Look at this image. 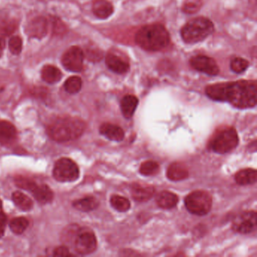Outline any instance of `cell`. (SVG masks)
Segmentation results:
<instances>
[{
	"instance_id": "cell-1",
	"label": "cell",
	"mask_w": 257,
	"mask_h": 257,
	"mask_svg": "<svg viewBox=\"0 0 257 257\" xmlns=\"http://www.w3.org/2000/svg\"><path fill=\"white\" fill-rule=\"evenodd\" d=\"M257 82L240 80L210 85L205 89L209 98L228 102L239 109L254 107L257 104Z\"/></svg>"
},
{
	"instance_id": "cell-2",
	"label": "cell",
	"mask_w": 257,
	"mask_h": 257,
	"mask_svg": "<svg viewBox=\"0 0 257 257\" xmlns=\"http://www.w3.org/2000/svg\"><path fill=\"white\" fill-rule=\"evenodd\" d=\"M135 42L141 49L149 52H158L169 46L170 34L160 24L142 27L135 35Z\"/></svg>"
},
{
	"instance_id": "cell-3",
	"label": "cell",
	"mask_w": 257,
	"mask_h": 257,
	"mask_svg": "<svg viewBox=\"0 0 257 257\" xmlns=\"http://www.w3.org/2000/svg\"><path fill=\"white\" fill-rule=\"evenodd\" d=\"M86 130V123L80 118L57 120L48 128V134L54 141L66 142L80 138Z\"/></svg>"
},
{
	"instance_id": "cell-4",
	"label": "cell",
	"mask_w": 257,
	"mask_h": 257,
	"mask_svg": "<svg viewBox=\"0 0 257 257\" xmlns=\"http://www.w3.org/2000/svg\"><path fill=\"white\" fill-rule=\"evenodd\" d=\"M214 32V25L204 17H198L188 21L180 31L182 39L188 44H196L204 40Z\"/></svg>"
},
{
	"instance_id": "cell-5",
	"label": "cell",
	"mask_w": 257,
	"mask_h": 257,
	"mask_svg": "<svg viewBox=\"0 0 257 257\" xmlns=\"http://www.w3.org/2000/svg\"><path fill=\"white\" fill-rule=\"evenodd\" d=\"M238 143L237 131L234 128L227 127L216 133L210 141V148L216 153L226 154L235 149Z\"/></svg>"
},
{
	"instance_id": "cell-6",
	"label": "cell",
	"mask_w": 257,
	"mask_h": 257,
	"mask_svg": "<svg viewBox=\"0 0 257 257\" xmlns=\"http://www.w3.org/2000/svg\"><path fill=\"white\" fill-rule=\"evenodd\" d=\"M185 205L191 214L198 216L206 215L211 209L212 198L207 192L198 190L186 196Z\"/></svg>"
},
{
	"instance_id": "cell-7",
	"label": "cell",
	"mask_w": 257,
	"mask_h": 257,
	"mask_svg": "<svg viewBox=\"0 0 257 257\" xmlns=\"http://www.w3.org/2000/svg\"><path fill=\"white\" fill-rule=\"evenodd\" d=\"M53 176L55 180L62 183L76 181L80 176V169L71 159L62 158L55 163Z\"/></svg>"
},
{
	"instance_id": "cell-8",
	"label": "cell",
	"mask_w": 257,
	"mask_h": 257,
	"mask_svg": "<svg viewBox=\"0 0 257 257\" xmlns=\"http://www.w3.org/2000/svg\"><path fill=\"white\" fill-rule=\"evenodd\" d=\"M97 241L95 234L87 228H81L76 232L74 247L77 253L82 255L92 254L97 249Z\"/></svg>"
},
{
	"instance_id": "cell-9",
	"label": "cell",
	"mask_w": 257,
	"mask_h": 257,
	"mask_svg": "<svg viewBox=\"0 0 257 257\" xmlns=\"http://www.w3.org/2000/svg\"><path fill=\"white\" fill-rule=\"evenodd\" d=\"M85 54L79 46H72L63 53L61 63L66 70L74 73H80L83 70Z\"/></svg>"
},
{
	"instance_id": "cell-10",
	"label": "cell",
	"mask_w": 257,
	"mask_h": 257,
	"mask_svg": "<svg viewBox=\"0 0 257 257\" xmlns=\"http://www.w3.org/2000/svg\"><path fill=\"white\" fill-rule=\"evenodd\" d=\"M257 228V213L243 212L233 220L232 229L241 234H248Z\"/></svg>"
},
{
	"instance_id": "cell-11",
	"label": "cell",
	"mask_w": 257,
	"mask_h": 257,
	"mask_svg": "<svg viewBox=\"0 0 257 257\" xmlns=\"http://www.w3.org/2000/svg\"><path fill=\"white\" fill-rule=\"evenodd\" d=\"M189 63L193 69L208 76H217L220 73V68L216 60L205 55H196L190 59Z\"/></svg>"
},
{
	"instance_id": "cell-12",
	"label": "cell",
	"mask_w": 257,
	"mask_h": 257,
	"mask_svg": "<svg viewBox=\"0 0 257 257\" xmlns=\"http://www.w3.org/2000/svg\"><path fill=\"white\" fill-rule=\"evenodd\" d=\"M49 31V21L45 17L39 16L32 18L25 28V32L31 38L41 39L47 35Z\"/></svg>"
},
{
	"instance_id": "cell-13",
	"label": "cell",
	"mask_w": 257,
	"mask_h": 257,
	"mask_svg": "<svg viewBox=\"0 0 257 257\" xmlns=\"http://www.w3.org/2000/svg\"><path fill=\"white\" fill-rule=\"evenodd\" d=\"M106 65L111 71L117 74H124L129 70L130 64L118 55L110 53L106 57Z\"/></svg>"
},
{
	"instance_id": "cell-14",
	"label": "cell",
	"mask_w": 257,
	"mask_h": 257,
	"mask_svg": "<svg viewBox=\"0 0 257 257\" xmlns=\"http://www.w3.org/2000/svg\"><path fill=\"white\" fill-rule=\"evenodd\" d=\"M100 133L110 141H116V142L122 141L125 138V132L122 128L110 123H104L100 127Z\"/></svg>"
},
{
	"instance_id": "cell-15",
	"label": "cell",
	"mask_w": 257,
	"mask_h": 257,
	"mask_svg": "<svg viewBox=\"0 0 257 257\" xmlns=\"http://www.w3.org/2000/svg\"><path fill=\"white\" fill-rule=\"evenodd\" d=\"M92 12L99 19H107L114 14V5L107 0H94Z\"/></svg>"
},
{
	"instance_id": "cell-16",
	"label": "cell",
	"mask_w": 257,
	"mask_h": 257,
	"mask_svg": "<svg viewBox=\"0 0 257 257\" xmlns=\"http://www.w3.org/2000/svg\"><path fill=\"white\" fill-rule=\"evenodd\" d=\"M138 103H139V100L136 96L128 94L123 97L121 100V104H120L123 116L127 119L131 118L135 114Z\"/></svg>"
},
{
	"instance_id": "cell-17",
	"label": "cell",
	"mask_w": 257,
	"mask_h": 257,
	"mask_svg": "<svg viewBox=\"0 0 257 257\" xmlns=\"http://www.w3.org/2000/svg\"><path fill=\"white\" fill-rule=\"evenodd\" d=\"M167 176L171 181H181L189 176V171L183 164L174 162L169 167Z\"/></svg>"
},
{
	"instance_id": "cell-18",
	"label": "cell",
	"mask_w": 257,
	"mask_h": 257,
	"mask_svg": "<svg viewBox=\"0 0 257 257\" xmlns=\"http://www.w3.org/2000/svg\"><path fill=\"white\" fill-rule=\"evenodd\" d=\"M16 137L17 130L12 123L0 121V143H11L15 141Z\"/></svg>"
},
{
	"instance_id": "cell-19",
	"label": "cell",
	"mask_w": 257,
	"mask_h": 257,
	"mask_svg": "<svg viewBox=\"0 0 257 257\" xmlns=\"http://www.w3.org/2000/svg\"><path fill=\"white\" fill-rule=\"evenodd\" d=\"M42 80L49 84H55L61 80L62 74L60 69L53 65H45L41 70Z\"/></svg>"
},
{
	"instance_id": "cell-20",
	"label": "cell",
	"mask_w": 257,
	"mask_h": 257,
	"mask_svg": "<svg viewBox=\"0 0 257 257\" xmlns=\"http://www.w3.org/2000/svg\"><path fill=\"white\" fill-rule=\"evenodd\" d=\"M155 193V188L153 186H142L135 185L133 186L131 195L133 199L139 202H144L149 200Z\"/></svg>"
},
{
	"instance_id": "cell-21",
	"label": "cell",
	"mask_w": 257,
	"mask_h": 257,
	"mask_svg": "<svg viewBox=\"0 0 257 257\" xmlns=\"http://www.w3.org/2000/svg\"><path fill=\"white\" fill-rule=\"evenodd\" d=\"M31 193L35 199L40 204H47L51 202L54 199L53 192L47 185H37Z\"/></svg>"
},
{
	"instance_id": "cell-22",
	"label": "cell",
	"mask_w": 257,
	"mask_h": 257,
	"mask_svg": "<svg viewBox=\"0 0 257 257\" xmlns=\"http://www.w3.org/2000/svg\"><path fill=\"white\" fill-rule=\"evenodd\" d=\"M179 201V198L174 193L163 191L158 195L156 202L159 207L163 209H172L176 207Z\"/></svg>"
},
{
	"instance_id": "cell-23",
	"label": "cell",
	"mask_w": 257,
	"mask_h": 257,
	"mask_svg": "<svg viewBox=\"0 0 257 257\" xmlns=\"http://www.w3.org/2000/svg\"><path fill=\"white\" fill-rule=\"evenodd\" d=\"M234 179L240 186L254 184L257 182V171L252 169H243L237 172Z\"/></svg>"
},
{
	"instance_id": "cell-24",
	"label": "cell",
	"mask_w": 257,
	"mask_h": 257,
	"mask_svg": "<svg viewBox=\"0 0 257 257\" xmlns=\"http://www.w3.org/2000/svg\"><path fill=\"white\" fill-rule=\"evenodd\" d=\"M73 206L76 210L80 211L89 212L95 210L98 207L99 201L95 198L90 196L75 200L73 203Z\"/></svg>"
},
{
	"instance_id": "cell-25",
	"label": "cell",
	"mask_w": 257,
	"mask_h": 257,
	"mask_svg": "<svg viewBox=\"0 0 257 257\" xmlns=\"http://www.w3.org/2000/svg\"><path fill=\"white\" fill-rule=\"evenodd\" d=\"M12 200L15 205L24 211H29L33 206L32 200L28 196L21 192H15L12 194Z\"/></svg>"
},
{
	"instance_id": "cell-26",
	"label": "cell",
	"mask_w": 257,
	"mask_h": 257,
	"mask_svg": "<svg viewBox=\"0 0 257 257\" xmlns=\"http://www.w3.org/2000/svg\"><path fill=\"white\" fill-rule=\"evenodd\" d=\"M64 88L69 94H75L80 92L83 86L82 79L79 76H71L64 83Z\"/></svg>"
},
{
	"instance_id": "cell-27",
	"label": "cell",
	"mask_w": 257,
	"mask_h": 257,
	"mask_svg": "<svg viewBox=\"0 0 257 257\" xmlns=\"http://www.w3.org/2000/svg\"><path fill=\"white\" fill-rule=\"evenodd\" d=\"M112 207L119 212H126L131 207V203L126 198L118 195H114L110 199Z\"/></svg>"
},
{
	"instance_id": "cell-28",
	"label": "cell",
	"mask_w": 257,
	"mask_h": 257,
	"mask_svg": "<svg viewBox=\"0 0 257 257\" xmlns=\"http://www.w3.org/2000/svg\"><path fill=\"white\" fill-rule=\"evenodd\" d=\"M29 226V221L25 217H17L10 222L9 227L15 234H21Z\"/></svg>"
},
{
	"instance_id": "cell-29",
	"label": "cell",
	"mask_w": 257,
	"mask_h": 257,
	"mask_svg": "<svg viewBox=\"0 0 257 257\" xmlns=\"http://www.w3.org/2000/svg\"><path fill=\"white\" fill-rule=\"evenodd\" d=\"M159 165L154 161H146L141 165L140 172L144 176H152L159 171Z\"/></svg>"
},
{
	"instance_id": "cell-30",
	"label": "cell",
	"mask_w": 257,
	"mask_h": 257,
	"mask_svg": "<svg viewBox=\"0 0 257 257\" xmlns=\"http://www.w3.org/2000/svg\"><path fill=\"white\" fill-rule=\"evenodd\" d=\"M203 5V0H185L182 10L186 14L197 13Z\"/></svg>"
},
{
	"instance_id": "cell-31",
	"label": "cell",
	"mask_w": 257,
	"mask_h": 257,
	"mask_svg": "<svg viewBox=\"0 0 257 257\" xmlns=\"http://www.w3.org/2000/svg\"><path fill=\"white\" fill-rule=\"evenodd\" d=\"M249 66V63L246 59L236 57L230 62V68L235 73H241L245 71Z\"/></svg>"
},
{
	"instance_id": "cell-32",
	"label": "cell",
	"mask_w": 257,
	"mask_h": 257,
	"mask_svg": "<svg viewBox=\"0 0 257 257\" xmlns=\"http://www.w3.org/2000/svg\"><path fill=\"white\" fill-rule=\"evenodd\" d=\"M8 49L14 55H19L23 49V41L20 36H15L10 38L8 41Z\"/></svg>"
},
{
	"instance_id": "cell-33",
	"label": "cell",
	"mask_w": 257,
	"mask_h": 257,
	"mask_svg": "<svg viewBox=\"0 0 257 257\" xmlns=\"http://www.w3.org/2000/svg\"><path fill=\"white\" fill-rule=\"evenodd\" d=\"M15 183L20 189H25V190H28L29 192H32L37 186V184L33 180L21 176L15 178Z\"/></svg>"
},
{
	"instance_id": "cell-34",
	"label": "cell",
	"mask_w": 257,
	"mask_h": 257,
	"mask_svg": "<svg viewBox=\"0 0 257 257\" xmlns=\"http://www.w3.org/2000/svg\"><path fill=\"white\" fill-rule=\"evenodd\" d=\"M17 26L18 25H17L16 22L14 21L1 22L0 23V36L4 37V36L12 34V32H15Z\"/></svg>"
},
{
	"instance_id": "cell-35",
	"label": "cell",
	"mask_w": 257,
	"mask_h": 257,
	"mask_svg": "<svg viewBox=\"0 0 257 257\" xmlns=\"http://www.w3.org/2000/svg\"><path fill=\"white\" fill-rule=\"evenodd\" d=\"M52 28L55 34L62 35L66 32V27L59 18H55L52 21Z\"/></svg>"
},
{
	"instance_id": "cell-36",
	"label": "cell",
	"mask_w": 257,
	"mask_h": 257,
	"mask_svg": "<svg viewBox=\"0 0 257 257\" xmlns=\"http://www.w3.org/2000/svg\"><path fill=\"white\" fill-rule=\"evenodd\" d=\"M55 257H69L70 256L68 248L65 246H60L54 251Z\"/></svg>"
},
{
	"instance_id": "cell-37",
	"label": "cell",
	"mask_w": 257,
	"mask_h": 257,
	"mask_svg": "<svg viewBox=\"0 0 257 257\" xmlns=\"http://www.w3.org/2000/svg\"><path fill=\"white\" fill-rule=\"evenodd\" d=\"M7 217L3 212L0 214V238L3 236L5 232V226H6Z\"/></svg>"
},
{
	"instance_id": "cell-38",
	"label": "cell",
	"mask_w": 257,
	"mask_h": 257,
	"mask_svg": "<svg viewBox=\"0 0 257 257\" xmlns=\"http://www.w3.org/2000/svg\"><path fill=\"white\" fill-rule=\"evenodd\" d=\"M5 48V38L0 36V57H2Z\"/></svg>"
},
{
	"instance_id": "cell-39",
	"label": "cell",
	"mask_w": 257,
	"mask_h": 257,
	"mask_svg": "<svg viewBox=\"0 0 257 257\" xmlns=\"http://www.w3.org/2000/svg\"><path fill=\"white\" fill-rule=\"evenodd\" d=\"M2 200H0V214L2 213Z\"/></svg>"
}]
</instances>
